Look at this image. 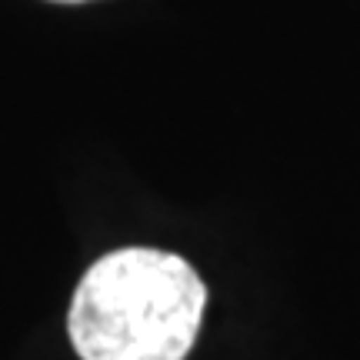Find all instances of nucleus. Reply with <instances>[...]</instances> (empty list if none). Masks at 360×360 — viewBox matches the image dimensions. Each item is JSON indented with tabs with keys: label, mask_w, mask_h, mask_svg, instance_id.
<instances>
[{
	"label": "nucleus",
	"mask_w": 360,
	"mask_h": 360,
	"mask_svg": "<svg viewBox=\"0 0 360 360\" xmlns=\"http://www.w3.org/2000/svg\"><path fill=\"white\" fill-rule=\"evenodd\" d=\"M51 4H87V0H51Z\"/></svg>",
	"instance_id": "f03ea898"
},
{
	"label": "nucleus",
	"mask_w": 360,
	"mask_h": 360,
	"mask_svg": "<svg viewBox=\"0 0 360 360\" xmlns=\"http://www.w3.org/2000/svg\"><path fill=\"white\" fill-rule=\"evenodd\" d=\"M207 307V287L184 257L124 247L80 277L67 334L80 360H184Z\"/></svg>",
	"instance_id": "f257e3e1"
}]
</instances>
